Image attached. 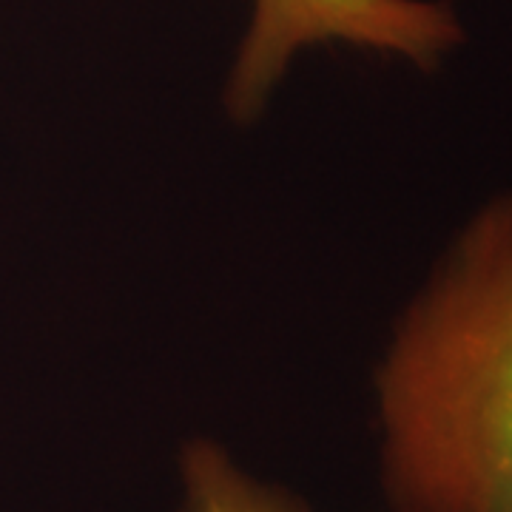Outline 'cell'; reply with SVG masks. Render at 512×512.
<instances>
[{
    "instance_id": "obj_3",
    "label": "cell",
    "mask_w": 512,
    "mask_h": 512,
    "mask_svg": "<svg viewBox=\"0 0 512 512\" xmlns=\"http://www.w3.org/2000/svg\"><path fill=\"white\" fill-rule=\"evenodd\" d=\"M177 512H313L299 495L251 476L220 441L191 439L180 450Z\"/></svg>"
},
{
    "instance_id": "obj_1",
    "label": "cell",
    "mask_w": 512,
    "mask_h": 512,
    "mask_svg": "<svg viewBox=\"0 0 512 512\" xmlns=\"http://www.w3.org/2000/svg\"><path fill=\"white\" fill-rule=\"evenodd\" d=\"M393 512H512V194L453 242L376 373Z\"/></svg>"
},
{
    "instance_id": "obj_2",
    "label": "cell",
    "mask_w": 512,
    "mask_h": 512,
    "mask_svg": "<svg viewBox=\"0 0 512 512\" xmlns=\"http://www.w3.org/2000/svg\"><path fill=\"white\" fill-rule=\"evenodd\" d=\"M464 40L447 3L433 0H254L228 77L225 106L239 126L262 114L293 55L316 43H348L436 69Z\"/></svg>"
}]
</instances>
